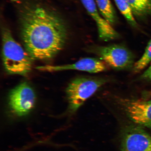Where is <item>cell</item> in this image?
Instances as JSON below:
<instances>
[{
    "instance_id": "obj_1",
    "label": "cell",
    "mask_w": 151,
    "mask_h": 151,
    "mask_svg": "<svg viewBox=\"0 0 151 151\" xmlns=\"http://www.w3.org/2000/svg\"><path fill=\"white\" fill-rule=\"evenodd\" d=\"M22 41L33 60H47L55 56L65 45V26L59 17L40 6L28 7L21 17Z\"/></svg>"
},
{
    "instance_id": "obj_2",
    "label": "cell",
    "mask_w": 151,
    "mask_h": 151,
    "mask_svg": "<svg viewBox=\"0 0 151 151\" xmlns=\"http://www.w3.org/2000/svg\"><path fill=\"white\" fill-rule=\"evenodd\" d=\"M2 60L4 67L9 74L27 76L31 72L33 59L15 40L8 28L2 31Z\"/></svg>"
},
{
    "instance_id": "obj_3",
    "label": "cell",
    "mask_w": 151,
    "mask_h": 151,
    "mask_svg": "<svg viewBox=\"0 0 151 151\" xmlns=\"http://www.w3.org/2000/svg\"><path fill=\"white\" fill-rule=\"evenodd\" d=\"M108 81L106 79L90 77H80L72 81L66 89L70 110L75 112Z\"/></svg>"
},
{
    "instance_id": "obj_4",
    "label": "cell",
    "mask_w": 151,
    "mask_h": 151,
    "mask_svg": "<svg viewBox=\"0 0 151 151\" xmlns=\"http://www.w3.org/2000/svg\"><path fill=\"white\" fill-rule=\"evenodd\" d=\"M86 51L98 56L103 61L115 69L129 68L133 65L134 63L133 54L122 45L92 46L87 48Z\"/></svg>"
},
{
    "instance_id": "obj_5",
    "label": "cell",
    "mask_w": 151,
    "mask_h": 151,
    "mask_svg": "<svg viewBox=\"0 0 151 151\" xmlns=\"http://www.w3.org/2000/svg\"><path fill=\"white\" fill-rule=\"evenodd\" d=\"M36 96L35 91L26 82L21 83L11 91L8 104L12 112L19 116H25L35 107Z\"/></svg>"
},
{
    "instance_id": "obj_6",
    "label": "cell",
    "mask_w": 151,
    "mask_h": 151,
    "mask_svg": "<svg viewBox=\"0 0 151 151\" xmlns=\"http://www.w3.org/2000/svg\"><path fill=\"white\" fill-rule=\"evenodd\" d=\"M122 151H151V137L140 128L131 126L123 135Z\"/></svg>"
},
{
    "instance_id": "obj_7",
    "label": "cell",
    "mask_w": 151,
    "mask_h": 151,
    "mask_svg": "<svg viewBox=\"0 0 151 151\" xmlns=\"http://www.w3.org/2000/svg\"><path fill=\"white\" fill-rule=\"evenodd\" d=\"M120 103L132 120L138 124L151 128V101L121 99Z\"/></svg>"
},
{
    "instance_id": "obj_8",
    "label": "cell",
    "mask_w": 151,
    "mask_h": 151,
    "mask_svg": "<svg viewBox=\"0 0 151 151\" xmlns=\"http://www.w3.org/2000/svg\"><path fill=\"white\" fill-rule=\"evenodd\" d=\"M39 70L54 72L65 70H77L96 73L106 71L107 67L105 62L97 58H82L75 63L61 65H44L36 68Z\"/></svg>"
},
{
    "instance_id": "obj_9",
    "label": "cell",
    "mask_w": 151,
    "mask_h": 151,
    "mask_svg": "<svg viewBox=\"0 0 151 151\" xmlns=\"http://www.w3.org/2000/svg\"><path fill=\"white\" fill-rule=\"evenodd\" d=\"M81 1L88 14L96 22L100 39L108 41L120 37V34L113 28L112 25L100 14L94 0Z\"/></svg>"
},
{
    "instance_id": "obj_10",
    "label": "cell",
    "mask_w": 151,
    "mask_h": 151,
    "mask_svg": "<svg viewBox=\"0 0 151 151\" xmlns=\"http://www.w3.org/2000/svg\"><path fill=\"white\" fill-rule=\"evenodd\" d=\"M95 1L102 16L111 25L116 24L117 17L110 0H95Z\"/></svg>"
},
{
    "instance_id": "obj_11",
    "label": "cell",
    "mask_w": 151,
    "mask_h": 151,
    "mask_svg": "<svg viewBox=\"0 0 151 151\" xmlns=\"http://www.w3.org/2000/svg\"><path fill=\"white\" fill-rule=\"evenodd\" d=\"M134 16L142 17L151 14V0H126Z\"/></svg>"
},
{
    "instance_id": "obj_12",
    "label": "cell",
    "mask_w": 151,
    "mask_h": 151,
    "mask_svg": "<svg viewBox=\"0 0 151 151\" xmlns=\"http://www.w3.org/2000/svg\"><path fill=\"white\" fill-rule=\"evenodd\" d=\"M121 14L132 27H137L138 24L134 16L129 4L126 0H114Z\"/></svg>"
},
{
    "instance_id": "obj_13",
    "label": "cell",
    "mask_w": 151,
    "mask_h": 151,
    "mask_svg": "<svg viewBox=\"0 0 151 151\" xmlns=\"http://www.w3.org/2000/svg\"><path fill=\"white\" fill-rule=\"evenodd\" d=\"M151 61V39L146 47L144 54L134 65V70L135 72L140 71Z\"/></svg>"
},
{
    "instance_id": "obj_14",
    "label": "cell",
    "mask_w": 151,
    "mask_h": 151,
    "mask_svg": "<svg viewBox=\"0 0 151 151\" xmlns=\"http://www.w3.org/2000/svg\"><path fill=\"white\" fill-rule=\"evenodd\" d=\"M141 78L144 80L151 81V65L142 75Z\"/></svg>"
}]
</instances>
